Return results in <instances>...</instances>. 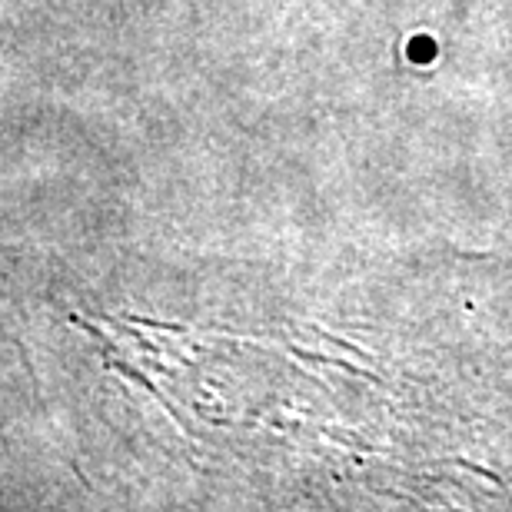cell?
Wrapping results in <instances>:
<instances>
[{"label":"cell","mask_w":512,"mask_h":512,"mask_svg":"<svg viewBox=\"0 0 512 512\" xmlns=\"http://www.w3.org/2000/svg\"><path fill=\"white\" fill-rule=\"evenodd\" d=\"M456 466H463V469H469V473H476V476H483V479H493L496 486H503V476H496V473H489V469H483V466H476V463H466V459H453Z\"/></svg>","instance_id":"cell-2"},{"label":"cell","mask_w":512,"mask_h":512,"mask_svg":"<svg viewBox=\"0 0 512 512\" xmlns=\"http://www.w3.org/2000/svg\"><path fill=\"white\" fill-rule=\"evenodd\" d=\"M124 320H130V323H140V326H153V330H167V333H183V330H187V326H183V323L147 320V316H140V313H124Z\"/></svg>","instance_id":"cell-1"}]
</instances>
